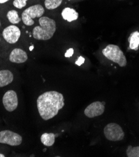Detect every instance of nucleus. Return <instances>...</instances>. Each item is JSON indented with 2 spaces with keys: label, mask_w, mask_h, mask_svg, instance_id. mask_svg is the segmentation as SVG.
Wrapping results in <instances>:
<instances>
[{
  "label": "nucleus",
  "mask_w": 139,
  "mask_h": 157,
  "mask_svg": "<svg viewBox=\"0 0 139 157\" xmlns=\"http://www.w3.org/2000/svg\"><path fill=\"white\" fill-rule=\"evenodd\" d=\"M105 101H95L91 103L85 109V116L92 118L102 115L105 112Z\"/></svg>",
  "instance_id": "1a4fd4ad"
},
{
  "label": "nucleus",
  "mask_w": 139,
  "mask_h": 157,
  "mask_svg": "<svg viewBox=\"0 0 139 157\" xmlns=\"http://www.w3.org/2000/svg\"><path fill=\"white\" fill-rule=\"evenodd\" d=\"M5 155H3V154H2V153H0V157H5Z\"/></svg>",
  "instance_id": "5701e85b"
},
{
  "label": "nucleus",
  "mask_w": 139,
  "mask_h": 157,
  "mask_svg": "<svg viewBox=\"0 0 139 157\" xmlns=\"http://www.w3.org/2000/svg\"><path fill=\"white\" fill-rule=\"evenodd\" d=\"M21 31L18 27L14 25H10L4 29L3 37L8 43L14 44L20 39Z\"/></svg>",
  "instance_id": "6e6552de"
},
{
  "label": "nucleus",
  "mask_w": 139,
  "mask_h": 157,
  "mask_svg": "<svg viewBox=\"0 0 139 157\" xmlns=\"http://www.w3.org/2000/svg\"><path fill=\"white\" fill-rule=\"evenodd\" d=\"M84 61H85V58H83L82 56H80V57L78 58V59H77V60L76 61L75 64H76V65H78V66H80V65H82Z\"/></svg>",
  "instance_id": "6ab92c4d"
},
{
  "label": "nucleus",
  "mask_w": 139,
  "mask_h": 157,
  "mask_svg": "<svg viewBox=\"0 0 139 157\" xmlns=\"http://www.w3.org/2000/svg\"><path fill=\"white\" fill-rule=\"evenodd\" d=\"M6 17L10 22L13 25L18 24L21 21V18L19 17L18 12L15 10L9 11L7 13Z\"/></svg>",
  "instance_id": "2eb2a0df"
},
{
  "label": "nucleus",
  "mask_w": 139,
  "mask_h": 157,
  "mask_svg": "<svg viewBox=\"0 0 139 157\" xmlns=\"http://www.w3.org/2000/svg\"><path fill=\"white\" fill-rule=\"evenodd\" d=\"M0 26H1V23H0Z\"/></svg>",
  "instance_id": "b1692460"
},
{
  "label": "nucleus",
  "mask_w": 139,
  "mask_h": 157,
  "mask_svg": "<svg viewBox=\"0 0 139 157\" xmlns=\"http://www.w3.org/2000/svg\"><path fill=\"white\" fill-rule=\"evenodd\" d=\"M63 0H45L44 6L47 10H55L59 7Z\"/></svg>",
  "instance_id": "dca6fc26"
},
{
  "label": "nucleus",
  "mask_w": 139,
  "mask_h": 157,
  "mask_svg": "<svg viewBox=\"0 0 139 157\" xmlns=\"http://www.w3.org/2000/svg\"><path fill=\"white\" fill-rule=\"evenodd\" d=\"M33 48H34V46H33V45H32V46H31L29 47V51L32 52V51H33Z\"/></svg>",
  "instance_id": "4be33fe9"
},
{
  "label": "nucleus",
  "mask_w": 139,
  "mask_h": 157,
  "mask_svg": "<svg viewBox=\"0 0 139 157\" xmlns=\"http://www.w3.org/2000/svg\"><path fill=\"white\" fill-rule=\"evenodd\" d=\"M3 104L8 112H12L18 106V99L17 93L14 90L6 91L3 97Z\"/></svg>",
  "instance_id": "0eeeda50"
},
{
  "label": "nucleus",
  "mask_w": 139,
  "mask_h": 157,
  "mask_svg": "<svg viewBox=\"0 0 139 157\" xmlns=\"http://www.w3.org/2000/svg\"><path fill=\"white\" fill-rule=\"evenodd\" d=\"M28 0H14L13 5L18 9H21L26 5V2Z\"/></svg>",
  "instance_id": "a211bd4d"
},
{
  "label": "nucleus",
  "mask_w": 139,
  "mask_h": 157,
  "mask_svg": "<svg viewBox=\"0 0 139 157\" xmlns=\"http://www.w3.org/2000/svg\"><path fill=\"white\" fill-rule=\"evenodd\" d=\"M8 1H9V0H0V3L3 4V3H6Z\"/></svg>",
  "instance_id": "412c9836"
},
{
  "label": "nucleus",
  "mask_w": 139,
  "mask_h": 157,
  "mask_svg": "<svg viewBox=\"0 0 139 157\" xmlns=\"http://www.w3.org/2000/svg\"><path fill=\"white\" fill-rule=\"evenodd\" d=\"M14 80L13 73L8 70L0 71V87H4L11 83Z\"/></svg>",
  "instance_id": "9b49d317"
},
{
  "label": "nucleus",
  "mask_w": 139,
  "mask_h": 157,
  "mask_svg": "<svg viewBox=\"0 0 139 157\" xmlns=\"http://www.w3.org/2000/svg\"><path fill=\"white\" fill-rule=\"evenodd\" d=\"M104 135L105 138L112 142L121 141L125 136V133L119 124L110 123L106 124L104 128Z\"/></svg>",
  "instance_id": "39448f33"
},
{
  "label": "nucleus",
  "mask_w": 139,
  "mask_h": 157,
  "mask_svg": "<svg viewBox=\"0 0 139 157\" xmlns=\"http://www.w3.org/2000/svg\"><path fill=\"white\" fill-rule=\"evenodd\" d=\"M38 113L45 121L56 116L60 109L65 106L62 94L56 91H46L40 95L37 101Z\"/></svg>",
  "instance_id": "f257e3e1"
},
{
  "label": "nucleus",
  "mask_w": 139,
  "mask_h": 157,
  "mask_svg": "<svg viewBox=\"0 0 139 157\" xmlns=\"http://www.w3.org/2000/svg\"><path fill=\"white\" fill-rule=\"evenodd\" d=\"M61 16L64 20L72 22L75 21L79 18V13L76 11L75 10L71 8H65L61 12Z\"/></svg>",
  "instance_id": "f8f14e48"
},
{
  "label": "nucleus",
  "mask_w": 139,
  "mask_h": 157,
  "mask_svg": "<svg viewBox=\"0 0 139 157\" xmlns=\"http://www.w3.org/2000/svg\"><path fill=\"white\" fill-rule=\"evenodd\" d=\"M22 137L19 134L10 130L0 132V144L10 146H18L22 143Z\"/></svg>",
  "instance_id": "423d86ee"
},
{
  "label": "nucleus",
  "mask_w": 139,
  "mask_h": 157,
  "mask_svg": "<svg viewBox=\"0 0 139 157\" xmlns=\"http://www.w3.org/2000/svg\"><path fill=\"white\" fill-rule=\"evenodd\" d=\"M57 136L58 135L53 133H44L41 136V142L44 146L52 147L55 144V137Z\"/></svg>",
  "instance_id": "ddd939ff"
},
{
  "label": "nucleus",
  "mask_w": 139,
  "mask_h": 157,
  "mask_svg": "<svg viewBox=\"0 0 139 157\" xmlns=\"http://www.w3.org/2000/svg\"><path fill=\"white\" fill-rule=\"evenodd\" d=\"M44 12V8L41 5H35L26 9L21 14V20L26 26L34 24L33 19L41 18Z\"/></svg>",
  "instance_id": "20e7f679"
},
{
  "label": "nucleus",
  "mask_w": 139,
  "mask_h": 157,
  "mask_svg": "<svg viewBox=\"0 0 139 157\" xmlns=\"http://www.w3.org/2000/svg\"><path fill=\"white\" fill-rule=\"evenodd\" d=\"M129 48L137 51L138 50L139 46V32L138 31H134L132 33L129 38Z\"/></svg>",
  "instance_id": "4468645a"
},
{
  "label": "nucleus",
  "mask_w": 139,
  "mask_h": 157,
  "mask_svg": "<svg viewBox=\"0 0 139 157\" xmlns=\"http://www.w3.org/2000/svg\"><path fill=\"white\" fill-rule=\"evenodd\" d=\"M73 48H70L67 50V52H66L65 55V56L66 58H69V57H71L72 56L73 54Z\"/></svg>",
  "instance_id": "aec40b11"
},
{
  "label": "nucleus",
  "mask_w": 139,
  "mask_h": 157,
  "mask_svg": "<svg viewBox=\"0 0 139 157\" xmlns=\"http://www.w3.org/2000/svg\"><path fill=\"white\" fill-rule=\"evenodd\" d=\"M128 157H139V146L132 147L129 145L126 150Z\"/></svg>",
  "instance_id": "f3484780"
},
{
  "label": "nucleus",
  "mask_w": 139,
  "mask_h": 157,
  "mask_svg": "<svg viewBox=\"0 0 139 157\" xmlns=\"http://www.w3.org/2000/svg\"><path fill=\"white\" fill-rule=\"evenodd\" d=\"M10 61L14 63H23L28 59L27 53L20 48L14 49L10 53Z\"/></svg>",
  "instance_id": "9d476101"
},
{
  "label": "nucleus",
  "mask_w": 139,
  "mask_h": 157,
  "mask_svg": "<svg viewBox=\"0 0 139 157\" xmlns=\"http://www.w3.org/2000/svg\"><path fill=\"white\" fill-rule=\"evenodd\" d=\"M40 26L33 29V36L38 40H48L54 35L56 26L54 20L46 17H41L38 20Z\"/></svg>",
  "instance_id": "f03ea898"
},
{
  "label": "nucleus",
  "mask_w": 139,
  "mask_h": 157,
  "mask_svg": "<svg viewBox=\"0 0 139 157\" xmlns=\"http://www.w3.org/2000/svg\"><path fill=\"white\" fill-rule=\"evenodd\" d=\"M102 53L107 59H109L120 67H125L127 65V61L123 52L119 47L115 44H109L102 50Z\"/></svg>",
  "instance_id": "7ed1b4c3"
}]
</instances>
